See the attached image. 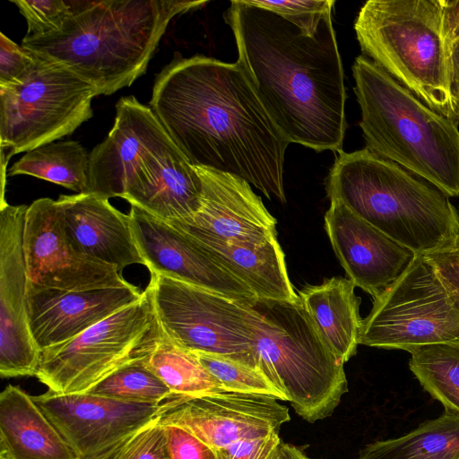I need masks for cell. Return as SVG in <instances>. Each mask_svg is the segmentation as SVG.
Returning <instances> with one entry per match:
<instances>
[{"mask_svg": "<svg viewBox=\"0 0 459 459\" xmlns=\"http://www.w3.org/2000/svg\"><path fill=\"white\" fill-rule=\"evenodd\" d=\"M134 435L123 439L122 441L109 447L103 453L91 459H120L131 437Z\"/></svg>", "mask_w": 459, "mask_h": 459, "instance_id": "obj_42", "label": "cell"}, {"mask_svg": "<svg viewBox=\"0 0 459 459\" xmlns=\"http://www.w3.org/2000/svg\"><path fill=\"white\" fill-rule=\"evenodd\" d=\"M458 212H459V208H458Z\"/></svg>", "mask_w": 459, "mask_h": 459, "instance_id": "obj_45", "label": "cell"}, {"mask_svg": "<svg viewBox=\"0 0 459 459\" xmlns=\"http://www.w3.org/2000/svg\"><path fill=\"white\" fill-rule=\"evenodd\" d=\"M195 353L203 366L220 381L225 391L262 394L286 401L283 394L261 370L222 356Z\"/></svg>", "mask_w": 459, "mask_h": 459, "instance_id": "obj_31", "label": "cell"}, {"mask_svg": "<svg viewBox=\"0 0 459 459\" xmlns=\"http://www.w3.org/2000/svg\"><path fill=\"white\" fill-rule=\"evenodd\" d=\"M143 358L122 366L87 393L126 403L161 405L174 395L145 366Z\"/></svg>", "mask_w": 459, "mask_h": 459, "instance_id": "obj_30", "label": "cell"}, {"mask_svg": "<svg viewBox=\"0 0 459 459\" xmlns=\"http://www.w3.org/2000/svg\"><path fill=\"white\" fill-rule=\"evenodd\" d=\"M441 34L452 54L459 46V0H440Z\"/></svg>", "mask_w": 459, "mask_h": 459, "instance_id": "obj_39", "label": "cell"}, {"mask_svg": "<svg viewBox=\"0 0 459 459\" xmlns=\"http://www.w3.org/2000/svg\"><path fill=\"white\" fill-rule=\"evenodd\" d=\"M161 333L146 290L74 338L40 351L35 377L59 394L87 393L122 366L147 356Z\"/></svg>", "mask_w": 459, "mask_h": 459, "instance_id": "obj_10", "label": "cell"}, {"mask_svg": "<svg viewBox=\"0 0 459 459\" xmlns=\"http://www.w3.org/2000/svg\"><path fill=\"white\" fill-rule=\"evenodd\" d=\"M162 333L193 352L222 356L257 368L254 303L238 300L161 274L145 289ZM260 370V369H259Z\"/></svg>", "mask_w": 459, "mask_h": 459, "instance_id": "obj_8", "label": "cell"}, {"mask_svg": "<svg viewBox=\"0 0 459 459\" xmlns=\"http://www.w3.org/2000/svg\"><path fill=\"white\" fill-rule=\"evenodd\" d=\"M79 459H91L159 420L160 405L90 393L32 396Z\"/></svg>", "mask_w": 459, "mask_h": 459, "instance_id": "obj_16", "label": "cell"}, {"mask_svg": "<svg viewBox=\"0 0 459 459\" xmlns=\"http://www.w3.org/2000/svg\"><path fill=\"white\" fill-rule=\"evenodd\" d=\"M27 205L0 202V375L35 376L40 351L31 336L23 249Z\"/></svg>", "mask_w": 459, "mask_h": 459, "instance_id": "obj_15", "label": "cell"}, {"mask_svg": "<svg viewBox=\"0 0 459 459\" xmlns=\"http://www.w3.org/2000/svg\"><path fill=\"white\" fill-rule=\"evenodd\" d=\"M459 342V312L449 290L424 255L374 299L362 319L359 344L410 353L435 343Z\"/></svg>", "mask_w": 459, "mask_h": 459, "instance_id": "obj_11", "label": "cell"}, {"mask_svg": "<svg viewBox=\"0 0 459 459\" xmlns=\"http://www.w3.org/2000/svg\"><path fill=\"white\" fill-rule=\"evenodd\" d=\"M259 369L310 423L329 417L348 392L343 362L316 329L299 298L256 299Z\"/></svg>", "mask_w": 459, "mask_h": 459, "instance_id": "obj_7", "label": "cell"}, {"mask_svg": "<svg viewBox=\"0 0 459 459\" xmlns=\"http://www.w3.org/2000/svg\"><path fill=\"white\" fill-rule=\"evenodd\" d=\"M38 60V55L0 33V86L22 81Z\"/></svg>", "mask_w": 459, "mask_h": 459, "instance_id": "obj_34", "label": "cell"}, {"mask_svg": "<svg viewBox=\"0 0 459 459\" xmlns=\"http://www.w3.org/2000/svg\"><path fill=\"white\" fill-rule=\"evenodd\" d=\"M325 223L332 247L353 284L377 298L406 269L415 254L331 201Z\"/></svg>", "mask_w": 459, "mask_h": 459, "instance_id": "obj_19", "label": "cell"}, {"mask_svg": "<svg viewBox=\"0 0 459 459\" xmlns=\"http://www.w3.org/2000/svg\"><path fill=\"white\" fill-rule=\"evenodd\" d=\"M448 290H449V293L452 298V300H453L457 311L459 312V292L452 290L450 289H448Z\"/></svg>", "mask_w": 459, "mask_h": 459, "instance_id": "obj_43", "label": "cell"}, {"mask_svg": "<svg viewBox=\"0 0 459 459\" xmlns=\"http://www.w3.org/2000/svg\"><path fill=\"white\" fill-rule=\"evenodd\" d=\"M27 22L24 38H37L59 30L73 15L80 0H10Z\"/></svg>", "mask_w": 459, "mask_h": 459, "instance_id": "obj_32", "label": "cell"}, {"mask_svg": "<svg viewBox=\"0 0 459 459\" xmlns=\"http://www.w3.org/2000/svg\"><path fill=\"white\" fill-rule=\"evenodd\" d=\"M279 432L245 438L216 450L218 459H270L281 442Z\"/></svg>", "mask_w": 459, "mask_h": 459, "instance_id": "obj_37", "label": "cell"}, {"mask_svg": "<svg viewBox=\"0 0 459 459\" xmlns=\"http://www.w3.org/2000/svg\"><path fill=\"white\" fill-rule=\"evenodd\" d=\"M195 168L203 182L201 207L190 221L167 223L196 240L258 243L277 238L276 219L247 182Z\"/></svg>", "mask_w": 459, "mask_h": 459, "instance_id": "obj_18", "label": "cell"}, {"mask_svg": "<svg viewBox=\"0 0 459 459\" xmlns=\"http://www.w3.org/2000/svg\"><path fill=\"white\" fill-rule=\"evenodd\" d=\"M350 279L333 277L299 291V298L332 351L343 363L356 354L362 319Z\"/></svg>", "mask_w": 459, "mask_h": 459, "instance_id": "obj_25", "label": "cell"}, {"mask_svg": "<svg viewBox=\"0 0 459 459\" xmlns=\"http://www.w3.org/2000/svg\"><path fill=\"white\" fill-rule=\"evenodd\" d=\"M174 145L150 107L134 96L120 98L111 130L90 152L88 193L124 198L152 160Z\"/></svg>", "mask_w": 459, "mask_h": 459, "instance_id": "obj_13", "label": "cell"}, {"mask_svg": "<svg viewBox=\"0 0 459 459\" xmlns=\"http://www.w3.org/2000/svg\"><path fill=\"white\" fill-rule=\"evenodd\" d=\"M289 409L272 396L221 392L199 397L173 396L160 405L159 422L180 427L219 450L245 438L279 432Z\"/></svg>", "mask_w": 459, "mask_h": 459, "instance_id": "obj_12", "label": "cell"}, {"mask_svg": "<svg viewBox=\"0 0 459 459\" xmlns=\"http://www.w3.org/2000/svg\"><path fill=\"white\" fill-rule=\"evenodd\" d=\"M224 16L237 62L282 135L316 152H341L346 92L332 12L314 33L247 0L231 1Z\"/></svg>", "mask_w": 459, "mask_h": 459, "instance_id": "obj_2", "label": "cell"}, {"mask_svg": "<svg viewBox=\"0 0 459 459\" xmlns=\"http://www.w3.org/2000/svg\"><path fill=\"white\" fill-rule=\"evenodd\" d=\"M307 457L298 447L281 441L270 459H307Z\"/></svg>", "mask_w": 459, "mask_h": 459, "instance_id": "obj_41", "label": "cell"}, {"mask_svg": "<svg viewBox=\"0 0 459 459\" xmlns=\"http://www.w3.org/2000/svg\"><path fill=\"white\" fill-rule=\"evenodd\" d=\"M150 108L193 166L234 176L285 202L290 142L238 62L175 57L156 76Z\"/></svg>", "mask_w": 459, "mask_h": 459, "instance_id": "obj_1", "label": "cell"}, {"mask_svg": "<svg viewBox=\"0 0 459 459\" xmlns=\"http://www.w3.org/2000/svg\"><path fill=\"white\" fill-rule=\"evenodd\" d=\"M90 153L76 141H56L26 152L8 170L9 176L29 175L88 193Z\"/></svg>", "mask_w": 459, "mask_h": 459, "instance_id": "obj_27", "label": "cell"}, {"mask_svg": "<svg viewBox=\"0 0 459 459\" xmlns=\"http://www.w3.org/2000/svg\"><path fill=\"white\" fill-rule=\"evenodd\" d=\"M163 427L169 459H218L216 450L189 431L175 425Z\"/></svg>", "mask_w": 459, "mask_h": 459, "instance_id": "obj_36", "label": "cell"}, {"mask_svg": "<svg viewBox=\"0 0 459 459\" xmlns=\"http://www.w3.org/2000/svg\"><path fill=\"white\" fill-rule=\"evenodd\" d=\"M366 147L459 196L458 123L429 108L366 56L352 65Z\"/></svg>", "mask_w": 459, "mask_h": 459, "instance_id": "obj_5", "label": "cell"}, {"mask_svg": "<svg viewBox=\"0 0 459 459\" xmlns=\"http://www.w3.org/2000/svg\"><path fill=\"white\" fill-rule=\"evenodd\" d=\"M203 192L196 169L175 145L150 163L124 199L165 222H187L199 211Z\"/></svg>", "mask_w": 459, "mask_h": 459, "instance_id": "obj_22", "label": "cell"}, {"mask_svg": "<svg viewBox=\"0 0 459 459\" xmlns=\"http://www.w3.org/2000/svg\"><path fill=\"white\" fill-rule=\"evenodd\" d=\"M445 285L459 292V234L446 247L424 255Z\"/></svg>", "mask_w": 459, "mask_h": 459, "instance_id": "obj_38", "label": "cell"}, {"mask_svg": "<svg viewBox=\"0 0 459 459\" xmlns=\"http://www.w3.org/2000/svg\"><path fill=\"white\" fill-rule=\"evenodd\" d=\"M194 240L247 286L257 299L293 301L299 299L277 238L258 243Z\"/></svg>", "mask_w": 459, "mask_h": 459, "instance_id": "obj_24", "label": "cell"}, {"mask_svg": "<svg viewBox=\"0 0 459 459\" xmlns=\"http://www.w3.org/2000/svg\"><path fill=\"white\" fill-rule=\"evenodd\" d=\"M411 355L409 368L421 387L459 416V342L422 346Z\"/></svg>", "mask_w": 459, "mask_h": 459, "instance_id": "obj_29", "label": "cell"}, {"mask_svg": "<svg viewBox=\"0 0 459 459\" xmlns=\"http://www.w3.org/2000/svg\"><path fill=\"white\" fill-rule=\"evenodd\" d=\"M132 232L150 273H157L238 300L255 295L194 239L144 210L131 205Z\"/></svg>", "mask_w": 459, "mask_h": 459, "instance_id": "obj_17", "label": "cell"}, {"mask_svg": "<svg viewBox=\"0 0 459 459\" xmlns=\"http://www.w3.org/2000/svg\"><path fill=\"white\" fill-rule=\"evenodd\" d=\"M354 29L364 56L429 108L455 121L452 54L441 34L440 0H369Z\"/></svg>", "mask_w": 459, "mask_h": 459, "instance_id": "obj_6", "label": "cell"}, {"mask_svg": "<svg viewBox=\"0 0 459 459\" xmlns=\"http://www.w3.org/2000/svg\"><path fill=\"white\" fill-rule=\"evenodd\" d=\"M247 1L290 20L308 33L316 30L322 16L332 12L335 3L333 0Z\"/></svg>", "mask_w": 459, "mask_h": 459, "instance_id": "obj_33", "label": "cell"}, {"mask_svg": "<svg viewBox=\"0 0 459 459\" xmlns=\"http://www.w3.org/2000/svg\"><path fill=\"white\" fill-rule=\"evenodd\" d=\"M96 96L65 65L38 55L22 81L0 86L1 152L9 160L73 134L93 116Z\"/></svg>", "mask_w": 459, "mask_h": 459, "instance_id": "obj_9", "label": "cell"}, {"mask_svg": "<svg viewBox=\"0 0 459 459\" xmlns=\"http://www.w3.org/2000/svg\"><path fill=\"white\" fill-rule=\"evenodd\" d=\"M0 459H79L31 395L8 385L0 394Z\"/></svg>", "mask_w": 459, "mask_h": 459, "instance_id": "obj_23", "label": "cell"}, {"mask_svg": "<svg viewBox=\"0 0 459 459\" xmlns=\"http://www.w3.org/2000/svg\"><path fill=\"white\" fill-rule=\"evenodd\" d=\"M358 459H459V416L445 411L402 437L367 445Z\"/></svg>", "mask_w": 459, "mask_h": 459, "instance_id": "obj_26", "label": "cell"}, {"mask_svg": "<svg viewBox=\"0 0 459 459\" xmlns=\"http://www.w3.org/2000/svg\"><path fill=\"white\" fill-rule=\"evenodd\" d=\"M452 95L455 109V119L459 123V46L452 53Z\"/></svg>", "mask_w": 459, "mask_h": 459, "instance_id": "obj_40", "label": "cell"}, {"mask_svg": "<svg viewBox=\"0 0 459 459\" xmlns=\"http://www.w3.org/2000/svg\"><path fill=\"white\" fill-rule=\"evenodd\" d=\"M143 291L129 283L84 290H63L28 281L27 312L33 341L39 351L61 344L121 308Z\"/></svg>", "mask_w": 459, "mask_h": 459, "instance_id": "obj_20", "label": "cell"}, {"mask_svg": "<svg viewBox=\"0 0 459 459\" xmlns=\"http://www.w3.org/2000/svg\"><path fill=\"white\" fill-rule=\"evenodd\" d=\"M56 211L65 233L74 249L120 273L144 262L136 246L129 214L108 199L90 193L61 195Z\"/></svg>", "mask_w": 459, "mask_h": 459, "instance_id": "obj_21", "label": "cell"}, {"mask_svg": "<svg viewBox=\"0 0 459 459\" xmlns=\"http://www.w3.org/2000/svg\"><path fill=\"white\" fill-rule=\"evenodd\" d=\"M307 459H310V458L307 457Z\"/></svg>", "mask_w": 459, "mask_h": 459, "instance_id": "obj_44", "label": "cell"}, {"mask_svg": "<svg viewBox=\"0 0 459 459\" xmlns=\"http://www.w3.org/2000/svg\"><path fill=\"white\" fill-rule=\"evenodd\" d=\"M120 459H169L164 427L159 420L131 437Z\"/></svg>", "mask_w": 459, "mask_h": 459, "instance_id": "obj_35", "label": "cell"}, {"mask_svg": "<svg viewBox=\"0 0 459 459\" xmlns=\"http://www.w3.org/2000/svg\"><path fill=\"white\" fill-rule=\"evenodd\" d=\"M23 249L28 281L36 286L84 290L127 282L117 268L73 247L59 220L56 200L48 197L28 206Z\"/></svg>", "mask_w": 459, "mask_h": 459, "instance_id": "obj_14", "label": "cell"}, {"mask_svg": "<svg viewBox=\"0 0 459 459\" xmlns=\"http://www.w3.org/2000/svg\"><path fill=\"white\" fill-rule=\"evenodd\" d=\"M207 1L80 0L73 15L53 33L23 38L22 45L60 62L111 95L145 74L160 39L178 15Z\"/></svg>", "mask_w": 459, "mask_h": 459, "instance_id": "obj_3", "label": "cell"}, {"mask_svg": "<svg viewBox=\"0 0 459 459\" xmlns=\"http://www.w3.org/2000/svg\"><path fill=\"white\" fill-rule=\"evenodd\" d=\"M327 193L415 255L438 250L459 234V212L447 195L367 147L339 152Z\"/></svg>", "mask_w": 459, "mask_h": 459, "instance_id": "obj_4", "label": "cell"}, {"mask_svg": "<svg viewBox=\"0 0 459 459\" xmlns=\"http://www.w3.org/2000/svg\"><path fill=\"white\" fill-rule=\"evenodd\" d=\"M143 362L174 396L199 397L225 391L195 352L174 343L162 331Z\"/></svg>", "mask_w": 459, "mask_h": 459, "instance_id": "obj_28", "label": "cell"}]
</instances>
